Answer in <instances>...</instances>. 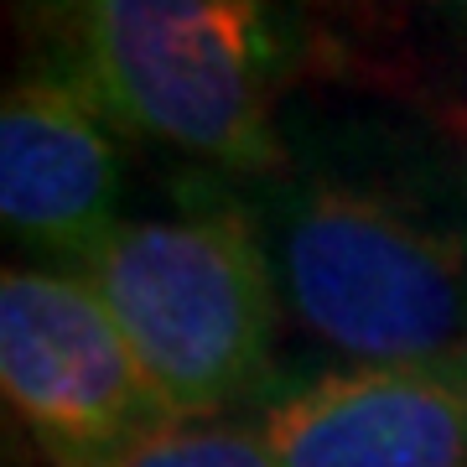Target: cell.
I'll list each match as a JSON object with an SVG mask.
<instances>
[{"instance_id":"1","label":"cell","mask_w":467,"mask_h":467,"mask_svg":"<svg viewBox=\"0 0 467 467\" xmlns=\"http://www.w3.org/2000/svg\"><path fill=\"white\" fill-rule=\"evenodd\" d=\"M250 208L281 306L348 364L467 348V198L416 177L285 167Z\"/></svg>"},{"instance_id":"2","label":"cell","mask_w":467,"mask_h":467,"mask_svg":"<svg viewBox=\"0 0 467 467\" xmlns=\"http://www.w3.org/2000/svg\"><path fill=\"white\" fill-rule=\"evenodd\" d=\"M171 420H229L270 400L281 285L250 202L125 218L78 265Z\"/></svg>"},{"instance_id":"3","label":"cell","mask_w":467,"mask_h":467,"mask_svg":"<svg viewBox=\"0 0 467 467\" xmlns=\"http://www.w3.org/2000/svg\"><path fill=\"white\" fill-rule=\"evenodd\" d=\"M73 73L119 130L270 182L291 42L275 0H73Z\"/></svg>"},{"instance_id":"4","label":"cell","mask_w":467,"mask_h":467,"mask_svg":"<svg viewBox=\"0 0 467 467\" xmlns=\"http://www.w3.org/2000/svg\"><path fill=\"white\" fill-rule=\"evenodd\" d=\"M0 384L52 467H88L171 426L115 312L78 270L0 275Z\"/></svg>"},{"instance_id":"5","label":"cell","mask_w":467,"mask_h":467,"mask_svg":"<svg viewBox=\"0 0 467 467\" xmlns=\"http://www.w3.org/2000/svg\"><path fill=\"white\" fill-rule=\"evenodd\" d=\"M260 436L281 467H467V348L285 384Z\"/></svg>"},{"instance_id":"6","label":"cell","mask_w":467,"mask_h":467,"mask_svg":"<svg viewBox=\"0 0 467 467\" xmlns=\"http://www.w3.org/2000/svg\"><path fill=\"white\" fill-rule=\"evenodd\" d=\"M119 125L88 84L67 73H26L0 104V218L21 244L84 265L125 223Z\"/></svg>"},{"instance_id":"7","label":"cell","mask_w":467,"mask_h":467,"mask_svg":"<svg viewBox=\"0 0 467 467\" xmlns=\"http://www.w3.org/2000/svg\"><path fill=\"white\" fill-rule=\"evenodd\" d=\"M88 467H281L265 447L260 426L234 420H171L161 431L140 436L135 447Z\"/></svg>"},{"instance_id":"8","label":"cell","mask_w":467,"mask_h":467,"mask_svg":"<svg viewBox=\"0 0 467 467\" xmlns=\"http://www.w3.org/2000/svg\"><path fill=\"white\" fill-rule=\"evenodd\" d=\"M462 5H467V0H462Z\"/></svg>"}]
</instances>
